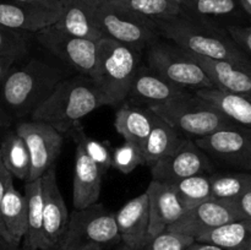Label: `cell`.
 <instances>
[{"instance_id":"1f68e13d","label":"cell","mask_w":251,"mask_h":250,"mask_svg":"<svg viewBox=\"0 0 251 250\" xmlns=\"http://www.w3.org/2000/svg\"><path fill=\"white\" fill-rule=\"evenodd\" d=\"M68 134L73 137L76 146H80L86 152V154L100 167L103 175L107 173L110 167H113V152L110 151L107 144L87 136L80 124L75 125Z\"/></svg>"},{"instance_id":"30bf717a","label":"cell","mask_w":251,"mask_h":250,"mask_svg":"<svg viewBox=\"0 0 251 250\" xmlns=\"http://www.w3.org/2000/svg\"><path fill=\"white\" fill-rule=\"evenodd\" d=\"M16 132L25 140L31 156V172L27 181L42 178L55 166L63 147V134L48 123L32 119L20 123Z\"/></svg>"},{"instance_id":"83f0119b","label":"cell","mask_w":251,"mask_h":250,"mask_svg":"<svg viewBox=\"0 0 251 250\" xmlns=\"http://www.w3.org/2000/svg\"><path fill=\"white\" fill-rule=\"evenodd\" d=\"M0 154L12 176L27 181L31 172V156L25 140L15 131H10L0 141Z\"/></svg>"},{"instance_id":"8d00e7d4","label":"cell","mask_w":251,"mask_h":250,"mask_svg":"<svg viewBox=\"0 0 251 250\" xmlns=\"http://www.w3.org/2000/svg\"><path fill=\"white\" fill-rule=\"evenodd\" d=\"M12 179H14V176H12V174L10 173V172L7 171L6 167H5L4 162H2L1 159V154H0V206H1L2 198H4L7 188H9L11 184H14ZM0 238L4 240V243H6L10 247H12L11 238H10L9 233H7L6 228H5L4 222H2L1 220V215H0Z\"/></svg>"},{"instance_id":"7a4b0ae2","label":"cell","mask_w":251,"mask_h":250,"mask_svg":"<svg viewBox=\"0 0 251 250\" xmlns=\"http://www.w3.org/2000/svg\"><path fill=\"white\" fill-rule=\"evenodd\" d=\"M103 105L104 100L93 78L80 74L61 80L29 117L48 123L61 134H68L83 117Z\"/></svg>"},{"instance_id":"d590c367","label":"cell","mask_w":251,"mask_h":250,"mask_svg":"<svg viewBox=\"0 0 251 250\" xmlns=\"http://www.w3.org/2000/svg\"><path fill=\"white\" fill-rule=\"evenodd\" d=\"M195 238L166 229L152 238L144 250H186L195 243Z\"/></svg>"},{"instance_id":"3957f363","label":"cell","mask_w":251,"mask_h":250,"mask_svg":"<svg viewBox=\"0 0 251 250\" xmlns=\"http://www.w3.org/2000/svg\"><path fill=\"white\" fill-rule=\"evenodd\" d=\"M66 77L65 71L38 59L12 68L2 85L0 100L16 117L31 115Z\"/></svg>"},{"instance_id":"7c38bea8","label":"cell","mask_w":251,"mask_h":250,"mask_svg":"<svg viewBox=\"0 0 251 250\" xmlns=\"http://www.w3.org/2000/svg\"><path fill=\"white\" fill-rule=\"evenodd\" d=\"M152 179L173 183L196 174L208 173L212 168L208 154L194 140L184 139L180 146L171 154L150 167Z\"/></svg>"},{"instance_id":"484cf974","label":"cell","mask_w":251,"mask_h":250,"mask_svg":"<svg viewBox=\"0 0 251 250\" xmlns=\"http://www.w3.org/2000/svg\"><path fill=\"white\" fill-rule=\"evenodd\" d=\"M195 95L215 105L237 124L251 129V97L218 88H202L195 91Z\"/></svg>"},{"instance_id":"2e32d148","label":"cell","mask_w":251,"mask_h":250,"mask_svg":"<svg viewBox=\"0 0 251 250\" xmlns=\"http://www.w3.org/2000/svg\"><path fill=\"white\" fill-rule=\"evenodd\" d=\"M150 203V238L158 235L178 222L186 212L172 184L152 179L146 189Z\"/></svg>"},{"instance_id":"4dcf8cb0","label":"cell","mask_w":251,"mask_h":250,"mask_svg":"<svg viewBox=\"0 0 251 250\" xmlns=\"http://www.w3.org/2000/svg\"><path fill=\"white\" fill-rule=\"evenodd\" d=\"M118 2L154 22L173 19L183 11V0H120Z\"/></svg>"},{"instance_id":"ffe728a7","label":"cell","mask_w":251,"mask_h":250,"mask_svg":"<svg viewBox=\"0 0 251 250\" xmlns=\"http://www.w3.org/2000/svg\"><path fill=\"white\" fill-rule=\"evenodd\" d=\"M103 173L100 167L76 146L73 181V203L76 210L90 207L98 202Z\"/></svg>"},{"instance_id":"ee69618b","label":"cell","mask_w":251,"mask_h":250,"mask_svg":"<svg viewBox=\"0 0 251 250\" xmlns=\"http://www.w3.org/2000/svg\"><path fill=\"white\" fill-rule=\"evenodd\" d=\"M6 124H7L6 115H5L4 113H2V110L0 109V130L4 129V126H6Z\"/></svg>"},{"instance_id":"4fadbf2b","label":"cell","mask_w":251,"mask_h":250,"mask_svg":"<svg viewBox=\"0 0 251 250\" xmlns=\"http://www.w3.org/2000/svg\"><path fill=\"white\" fill-rule=\"evenodd\" d=\"M238 220L245 218H243L234 201L210 199L195 207L186 210L183 217L168 229L190 235L196 240L208 230Z\"/></svg>"},{"instance_id":"9a60e30c","label":"cell","mask_w":251,"mask_h":250,"mask_svg":"<svg viewBox=\"0 0 251 250\" xmlns=\"http://www.w3.org/2000/svg\"><path fill=\"white\" fill-rule=\"evenodd\" d=\"M43 183V232L44 250H54L59 247L68 229L70 215L61 195L56 179L55 168L42 176Z\"/></svg>"},{"instance_id":"6da1fadb","label":"cell","mask_w":251,"mask_h":250,"mask_svg":"<svg viewBox=\"0 0 251 250\" xmlns=\"http://www.w3.org/2000/svg\"><path fill=\"white\" fill-rule=\"evenodd\" d=\"M156 26L162 37L193 55L251 66L247 54L230 38L227 29L223 31L207 20L180 14L173 19L156 21Z\"/></svg>"},{"instance_id":"ab89813d","label":"cell","mask_w":251,"mask_h":250,"mask_svg":"<svg viewBox=\"0 0 251 250\" xmlns=\"http://www.w3.org/2000/svg\"><path fill=\"white\" fill-rule=\"evenodd\" d=\"M15 64L16 63H15L14 60H10V59L1 58V56H0V95H1L2 85H4L7 75H9V73L11 71V69L14 68Z\"/></svg>"},{"instance_id":"f35d334b","label":"cell","mask_w":251,"mask_h":250,"mask_svg":"<svg viewBox=\"0 0 251 250\" xmlns=\"http://www.w3.org/2000/svg\"><path fill=\"white\" fill-rule=\"evenodd\" d=\"M238 210L242 213L243 218L251 220V188L245 191L237 201H234Z\"/></svg>"},{"instance_id":"f1b7e54d","label":"cell","mask_w":251,"mask_h":250,"mask_svg":"<svg viewBox=\"0 0 251 250\" xmlns=\"http://www.w3.org/2000/svg\"><path fill=\"white\" fill-rule=\"evenodd\" d=\"M212 199L225 201H237L251 188V173L232 172V173L210 174Z\"/></svg>"},{"instance_id":"74e56055","label":"cell","mask_w":251,"mask_h":250,"mask_svg":"<svg viewBox=\"0 0 251 250\" xmlns=\"http://www.w3.org/2000/svg\"><path fill=\"white\" fill-rule=\"evenodd\" d=\"M227 32L230 38L243 49L251 54V25L249 26H235L230 25L227 27Z\"/></svg>"},{"instance_id":"7dc6e473","label":"cell","mask_w":251,"mask_h":250,"mask_svg":"<svg viewBox=\"0 0 251 250\" xmlns=\"http://www.w3.org/2000/svg\"><path fill=\"white\" fill-rule=\"evenodd\" d=\"M247 250H251V242H250V244H249V247L247 248Z\"/></svg>"},{"instance_id":"f6af8a7d","label":"cell","mask_w":251,"mask_h":250,"mask_svg":"<svg viewBox=\"0 0 251 250\" xmlns=\"http://www.w3.org/2000/svg\"><path fill=\"white\" fill-rule=\"evenodd\" d=\"M96 1H97L98 4H102V2H107V1H114V2H118V1H120V0H96Z\"/></svg>"},{"instance_id":"ba28073f","label":"cell","mask_w":251,"mask_h":250,"mask_svg":"<svg viewBox=\"0 0 251 250\" xmlns=\"http://www.w3.org/2000/svg\"><path fill=\"white\" fill-rule=\"evenodd\" d=\"M118 240H120V233L115 213L97 202L81 210L75 208L70 213L68 229L56 249H69L86 244L103 247Z\"/></svg>"},{"instance_id":"f546056e","label":"cell","mask_w":251,"mask_h":250,"mask_svg":"<svg viewBox=\"0 0 251 250\" xmlns=\"http://www.w3.org/2000/svg\"><path fill=\"white\" fill-rule=\"evenodd\" d=\"M169 184H172L186 210L195 207V206L212 199L211 180L208 173L196 174V175L188 176V178L180 179V180Z\"/></svg>"},{"instance_id":"8992f818","label":"cell","mask_w":251,"mask_h":250,"mask_svg":"<svg viewBox=\"0 0 251 250\" xmlns=\"http://www.w3.org/2000/svg\"><path fill=\"white\" fill-rule=\"evenodd\" d=\"M147 65L172 85L195 91L215 88L207 73L189 51L172 42L157 41L146 50Z\"/></svg>"},{"instance_id":"9c48e42d","label":"cell","mask_w":251,"mask_h":250,"mask_svg":"<svg viewBox=\"0 0 251 250\" xmlns=\"http://www.w3.org/2000/svg\"><path fill=\"white\" fill-rule=\"evenodd\" d=\"M34 34L37 42L65 65L75 69L81 75L93 77L100 60V41L73 36L54 25Z\"/></svg>"},{"instance_id":"bcb514c9","label":"cell","mask_w":251,"mask_h":250,"mask_svg":"<svg viewBox=\"0 0 251 250\" xmlns=\"http://www.w3.org/2000/svg\"><path fill=\"white\" fill-rule=\"evenodd\" d=\"M12 1H37V0H12Z\"/></svg>"},{"instance_id":"d6986e66","label":"cell","mask_w":251,"mask_h":250,"mask_svg":"<svg viewBox=\"0 0 251 250\" xmlns=\"http://www.w3.org/2000/svg\"><path fill=\"white\" fill-rule=\"evenodd\" d=\"M184 93H186V90L172 85L149 65H140L127 98L136 104L152 108L168 103Z\"/></svg>"},{"instance_id":"52a82bcc","label":"cell","mask_w":251,"mask_h":250,"mask_svg":"<svg viewBox=\"0 0 251 250\" xmlns=\"http://www.w3.org/2000/svg\"><path fill=\"white\" fill-rule=\"evenodd\" d=\"M98 20L103 38H110L137 50L149 49L159 41L156 22L114 1L98 5Z\"/></svg>"},{"instance_id":"7402d4cb","label":"cell","mask_w":251,"mask_h":250,"mask_svg":"<svg viewBox=\"0 0 251 250\" xmlns=\"http://www.w3.org/2000/svg\"><path fill=\"white\" fill-rule=\"evenodd\" d=\"M154 118L156 114L150 108L134 102H124L115 113L114 126L124 140L136 142L142 147L151 132Z\"/></svg>"},{"instance_id":"5b68a950","label":"cell","mask_w":251,"mask_h":250,"mask_svg":"<svg viewBox=\"0 0 251 250\" xmlns=\"http://www.w3.org/2000/svg\"><path fill=\"white\" fill-rule=\"evenodd\" d=\"M150 109L172 125L181 136L194 141L239 125L207 100L189 92Z\"/></svg>"},{"instance_id":"e575fe53","label":"cell","mask_w":251,"mask_h":250,"mask_svg":"<svg viewBox=\"0 0 251 250\" xmlns=\"http://www.w3.org/2000/svg\"><path fill=\"white\" fill-rule=\"evenodd\" d=\"M145 164L144 152L139 144L126 141L113 151V167L123 174H130L137 167Z\"/></svg>"},{"instance_id":"44dd1931","label":"cell","mask_w":251,"mask_h":250,"mask_svg":"<svg viewBox=\"0 0 251 250\" xmlns=\"http://www.w3.org/2000/svg\"><path fill=\"white\" fill-rule=\"evenodd\" d=\"M207 73L215 88L251 97V66L193 55Z\"/></svg>"},{"instance_id":"e0dca14e","label":"cell","mask_w":251,"mask_h":250,"mask_svg":"<svg viewBox=\"0 0 251 250\" xmlns=\"http://www.w3.org/2000/svg\"><path fill=\"white\" fill-rule=\"evenodd\" d=\"M120 239L131 250H144L151 240L150 228V203L147 193L140 194L127 201L115 213Z\"/></svg>"},{"instance_id":"277c9868","label":"cell","mask_w":251,"mask_h":250,"mask_svg":"<svg viewBox=\"0 0 251 250\" xmlns=\"http://www.w3.org/2000/svg\"><path fill=\"white\" fill-rule=\"evenodd\" d=\"M141 60V50L110 38L100 41V60L93 81L104 105H120L129 97Z\"/></svg>"},{"instance_id":"8fae6325","label":"cell","mask_w":251,"mask_h":250,"mask_svg":"<svg viewBox=\"0 0 251 250\" xmlns=\"http://www.w3.org/2000/svg\"><path fill=\"white\" fill-rule=\"evenodd\" d=\"M60 12V0L0 1V24L16 31L37 33L55 25Z\"/></svg>"},{"instance_id":"5bb4252c","label":"cell","mask_w":251,"mask_h":250,"mask_svg":"<svg viewBox=\"0 0 251 250\" xmlns=\"http://www.w3.org/2000/svg\"><path fill=\"white\" fill-rule=\"evenodd\" d=\"M208 156L230 166L251 169V129L237 125L195 140Z\"/></svg>"},{"instance_id":"60d3db41","label":"cell","mask_w":251,"mask_h":250,"mask_svg":"<svg viewBox=\"0 0 251 250\" xmlns=\"http://www.w3.org/2000/svg\"><path fill=\"white\" fill-rule=\"evenodd\" d=\"M186 250H225V249L217 247V245L208 244V243L195 242L193 245H190V247H189Z\"/></svg>"},{"instance_id":"b9f144b4","label":"cell","mask_w":251,"mask_h":250,"mask_svg":"<svg viewBox=\"0 0 251 250\" xmlns=\"http://www.w3.org/2000/svg\"><path fill=\"white\" fill-rule=\"evenodd\" d=\"M55 250H103V247L100 244H86L80 247L69 248V249H55Z\"/></svg>"},{"instance_id":"ac0fdd59","label":"cell","mask_w":251,"mask_h":250,"mask_svg":"<svg viewBox=\"0 0 251 250\" xmlns=\"http://www.w3.org/2000/svg\"><path fill=\"white\" fill-rule=\"evenodd\" d=\"M96 0H60L61 12L54 26L60 31L82 38L100 41L102 29Z\"/></svg>"},{"instance_id":"d6a6232c","label":"cell","mask_w":251,"mask_h":250,"mask_svg":"<svg viewBox=\"0 0 251 250\" xmlns=\"http://www.w3.org/2000/svg\"><path fill=\"white\" fill-rule=\"evenodd\" d=\"M235 10V0H183L181 14L206 20L207 17L227 16L233 14Z\"/></svg>"},{"instance_id":"836d02e7","label":"cell","mask_w":251,"mask_h":250,"mask_svg":"<svg viewBox=\"0 0 251 250\" xmlns=\"http://www.w3.org/2000/svg\"><path fill=\"white\" fill-rule=\"evenodd\" d=\"M29 51L27 32L16 31L0 24V56L15 63L22 60Z\"/></svg>"},{"instance_id":"cb8c5ba5","label":"cell","mask_w":251,"mask_h":250,"mask_svg":"<svg viewBox=\"0 0 251 250\" xmlns=\"http://www.w3.org/2000/svg\"><path fill=\"white\" fill-rule=\"evenodd\" d=\"M184 139L185 137L181 136L172 125L156 114L151 132L142 146L145 164L150 167L153 166L159 159L164 158L178 149Z\"/></svg>"},{"instance_id":"7bdbcfd3","label":"cell","mask_w":251,"mask_h":250,"mask_svg":"<svg viewBox=\"0 0 251 250\" xmlns=\"http://www.w3.org/2000/svg\"><path fill=\"white\" fill-rule=\"evenodd\" d=\"M239 1L240 4H242L243 9L251 16V0H239Z\"/></svg>"},{"instance_id":"4316f807","label":"cell","mask_w":251,"mask_h":250,"mask_svg":"<svg viewBox=\"0 0 251 250\" xmlns=\"http://www.w3.org/2000/svg\"><path fill=\"white\" fill-rule=\"evenodd\" d=\"M196 242L217 245L225 250H247L251 242V220H238L203 233Z\"/></svg>"},{"instance_id":"d4e9b609","label":"cell","mask_w":251,"mask_h":250,"mask_svg":"<svg viewBox=\"0 0 251 250\" xmlns=\"http://www.w3.org/2000/svg\"><path fill=\"white\" fill-rule=\"evenodd\" d=\"M0 215L5 228L11 238L12 247H19L27 233V200L25 194L20 193L14 184L7 188L1 206Z\"/></svg>"},{"instance_id":"603a6c76","label":"cell","mask_w":251,"mask_h":250,"mask_svg":"<svg viewBox=\"0 0 251 250\" xmlns=\"http://www.w3.org/2000/svg\"><path fill=\"white\" fill-rule=\"evenodd\" d=\"M25 196L27 200V233L25 250H44L43 232V183L42 178L26 181Z\"/></svg>"}]
</instances>
